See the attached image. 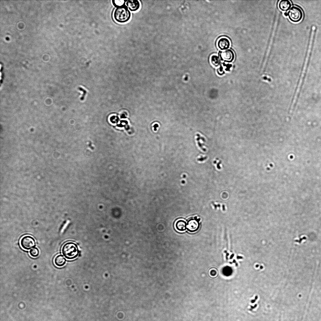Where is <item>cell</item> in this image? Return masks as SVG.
<instances>
[{
	"label": "cell",
	"instance_id": "1",
	"mask_svg": "<svg viewBox=\"0 0 321 321\" xmlns=\"http://www.w3.org/2000/svg\"><path fill=\"white\" fill-rule=\"evenodd\" d=\"M61 251L63 256L69 260H72L76 258L79 253L77 245L72 242H68L65 243L62 247Z\"/></svg>",
	"mask_w": 321,
	"mask_h": 321
},
{
	"label": "cell",
	"instance_id": "2",
	"mask_svg": "<svg viewBox=\"0 0 321 321\" xmlns=\"http://www.w3.org/2000/svg\"><path fill=\"white\" fill-rule=\"evenodd\" d=\"M114 18L115 20L120 23H124L130 19L131 13L126 5L116 8L114 12Z\"/></svg>",
	"mask_w": 321,
	"mask_h": 321
},
{
	"label": "cell",
	"instance_id": "3",
	"mask_svg": "<svg viewBox=\"0 0 321 321\" xmlns=\"http://www.w3.org/2000/svg\"><path fill=\"white\" fill-rule=\"evenodd\" d=\"M315 27L314 26H313L312 28V30L311 31L310 40H309V42L307 52L305 59L302 72L300 74V76L302 77H305V76L306 70L308 66V62L310 56L311 52L313 46L314 37L315 33Z\"/></svg>",
	"mask_w": 321,
	"mask_h": 321
},
{
	"label": "cell",
	"instance_id": "4",
	"mask_svg": "<svg viewBox=\"0 0 321 321\" xmlns=\"http://www.w3.org/2000/svg\"><path fill=\"white\" fill-rule=\"evenodd\" d=\"M287 15L290 21L297 23L302 19L303 13L300 8L295 6L291 8L287 13Z\"/></svg>",
	"mask_w": 321,
	"mask_h": 321
},
{
	"label": "cell",
	"instance_id": "5",
	"mask_svg": "<svg viewBox=\"0 0 321 321\" xmlns=\"http://www.w3.org/2000/svg\"><path fill=\"white\" fill-rule=\"evenodd\" d=\"M20 243L21 247L25 250H31L35 246V241L31 236L26 235L22 237Z\"/></svg>",
	"mask_w": 321,
	"mask_h": 321
},
{
	"label": "cell",
	"instance_id": "6",
	"mask_svg": "<svg viewBox=\"0 0 321 321\" xmlns=\"http://www.w3.org/2000/svg\"><path fill=\"white\" fill-rule=\"evenodd\" d=\"M199 219L195 217L189 219L187 221V229L189 232H195L197 231L200 227Z\"/></svg>",
	"mask_w": 321,
	"mask_h": 321
},
{
	"label": "cell",
	"instance_id": "7",
	"mask_svg": "<svg viewBox=\"0 0 321 321\" xmlns=\"http://www.w3.org/2000/svg\"><path fill=\"white\" fill-rule=\"evenodd\" d=\"M221 61L225 62H231L234 59V52L230 49H227L220 52L219 54Z\"/></svg>",
	"mask_w": 321,
	"mask_h": 321
},
{
	"label": "cell",
	"instance_id": "8",
	"mask_svg": "<svg viewBox=\"0 0 321 321\" xmlns=\"http://www.w3.org/2000/svg\"><path fill=\"white\" fill-rule=\"evenodd\" d=\"M279 13H277V15H276V19H275V23H274V27H273V30H272V33L271 34V38L270 39V42L269 43V45H268V46L267 49V51H266V56L265 59V62L264 66H265V65H266V62H267V59H268V56H269V54H270V50H271V45H272V42H273V39H274V37L275 34V32H276V27H277V25L278 22V17H279Z\"/></svg>",
	"mask_w": 321,
	"mask_h": 321
},
{
	"label": "cell",
	"instance_id": "9",
	"mask_svg": "<svg viewBox=\"0 0 321 321\" xmlns=\"http://www.w3.org/2000/svg\"><path fill=\"white\" fill-rule=\"evenodd\" d=\"M230 44L229 40L226 37L220 38L217 42L218 46L221 50H227L229 47Z\"/></svg>",
	"mask_w": 321,
	"mask_h": 321
},
{
	"label": "cell",
	"instance_id": "10",
	"mask_svg": "<svg viewBox=\"0 0 321 321\" xmlns=\"http://www.w3.org/2000/svg\"><path fill=\"white\" fill-rule=\"evenodd\" d=\"M126 6L131 11H137L139 8L140 4L137 0H129L126 1Z\"/></svg>",
	"mask_w": 321,
	"mask_h": 321
},
{
	"label": "cell",
	"instance_id": "11",
	"mask_svg": "<svg viewBox=\"0 0 321 321\" xmlns=\"http://www.w3.org/2000/svg\"><path fill=\"white\" fill-rule=\"evenodd\" d=\"M291 2L288 0H282L278 4L279 9L283 11H287L291 8Z\"/></svg>",
	"mask_w": 321,
	"mask_h": 321
},
{
	"label": "cell",
	"instance_id": "12",
	"mask_svg": "<svg viewBox=\"0 0 321 321\" xmlns=\"http://www.w3.org/2000/svg\"><path fill=\"white\" fill-rule=\"evenodd\" d=\"M186 222L182 219L178 220L175 224L176 229L180 231H183L187 229Z\"/></svg>",
	"mask_w": 321,
	"mask_h": 321
},
{
	"label": "cell",
	"instance_id": "13",
	"mask_svg": "<svg viewBox=\"0 0 321 321\" xmlns=\"http://www.w3.org/2000/svg\"><path fill=\"white\" fill-rule=\"evenodd\" d=\"M54 263L56 266L62 267L65 265L66 260L62 255H59L55 258Z\"/></svg>",
	"mask_w": 321,
	"mask_h": 321
},
{
	"label": "cell",
	"instance_id": "14",
	"mask_svg": "<svg viewBox=\"0 0 321 321\" xmlns=\"http://www.w3.org/2000/svg\"><path fill=\"white\" fill-rule=\"evenodd\" d=\"M210 61L211 64L215 66H218L220 64L219 58L215 55H213L211 56Z\"/></svg>",
	"mask_w": 321,
	"mask_h": 321
},
{
	"label": "cell",
	"instance_id": "15",
	"mask_svg": "<svg viewBox=\"0 0 321 321\" xmlns=\"http://www.w3.org/2000/svg\"><path fill=\"white\" fill-rule=\"evenodd\" d=\"M126 2V1L124 0H112L113 5L117 8L125 5Z\"/></svg>",
	"mask_w": 321,
	"mask_h": 321
},
{
	"label": "cell",
	"instance_id": "16",
	"mask_svg": "<svg viewBox=\"0 0 321 321\" xmlns=\"http://www.w3.org/2000/svg\"><path fill=\"white\" fill-rule=\"evenodd\" d=\"M39 253L38 248L35 247L30 250L29 251L30 255L33 257H37L39 255Z\"/></svg>",
	"mask_w": 321,
	"mask_h": 321
},
{
	"label": "cell",
	"instance_id": "17",
	"mask_svg": "<svg viewBox=\"0 0 321 321\" xmlns=\"http://www.w3.org/2000/svg\"><path fill=\"white\" fill-rule=\"evenodd\" d=\"M284 15H285V16H287V15H287V12H285V13H284Z\"/></svg>",
	"mask_w": 321,
	"mask_h": 321
}]
</instances>
